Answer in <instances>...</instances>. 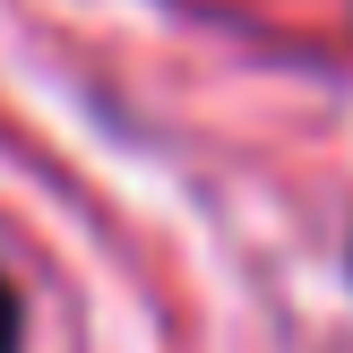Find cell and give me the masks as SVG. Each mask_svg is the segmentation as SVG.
<instances>
[{
  "instance_id": "1",
  "label": "cell",
  "mask_w": 353,
  "mask_h": 353,
  "mask_svg": "<svg viewBox=\"0 0 353 353\" xmlns=\"http://www.w3.org/2000/svg\"><path fill=\"white\" fill-rule=\"evenodd\" d=\"M0 353H26L17 345V293H9V276H0Z\"/></svg>"
}]
</instances>
